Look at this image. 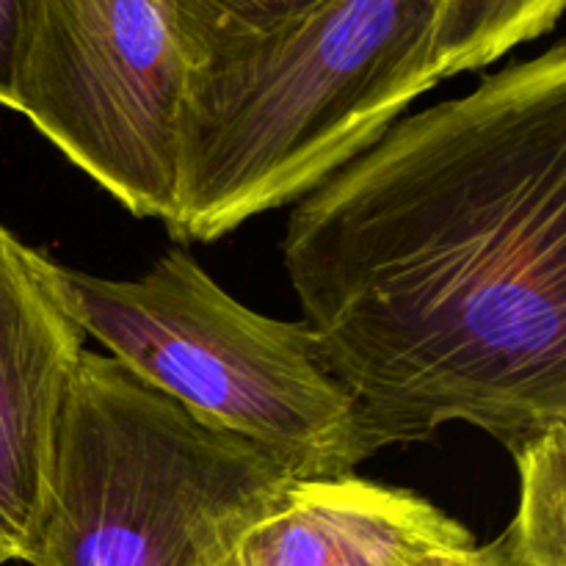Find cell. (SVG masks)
<instances>
[{
    "label": "cell",
    "mask_w": 566,
    "mask_h": 566,
    "mask_svg": "<svg viewBox=\"0 0 566 566\" xmlns=\"http://www.w3.org/2000/svg\"><path fill=\"white\" fill-rule=\"evenodd\" d=\"M282 260L365 459L566 423V48L398 119L304 193Z\"/></svg>",
    "instance_id": "6da1fadb"
},
{
    "label": "cell",
    "mask_w": 566,
    "mask_h": 566,
    "mask_svg": "<svg viewBox=\"0 0 566 566\" xmlns=\"http://www.w3.org/2000/svg\"><path fill=\"white\" fill-rule=\"evenodd\" d=\"M446 0H318L188 72L169 232L210 243L298 202L440 81Z\"/></svg>",
    "instance_id": "7a4b0ae2"
},
{
    "label": "cell",
    "mask_w": 566,
    "mask_h": 566,
    "mask_svg": "<svg viewBox=\"0 0 566 566\" xmlns=\"http://www.w3.org/2000/svg\"><path fill=\"white\" fill-rule=\"evenodd\" d=\"M293 481L235 431L86 348L25 564L221 566Z\"/></svg>",
    "instance_id": "3957f363"
},
{
    "label": "cell",
    "mask_w": 566,
    "mask_h": 566,
    "mask_svg": "<svg viewBox=\"0 0 566 566\" xmlns=\"http://www.w3.org/2000/svg\"><path fill=\"white\" fill-rule=\"evenodd\" d=\"M50 276L86 337L296 481L340 479L363 462L352 398L307 326L235 302L186 249L166 252L138 280L53 260Z\"/></svg>",
    "instance_id": "277c9868"
},
{
    "label": "cell",
    "mask_w": 566,
    "mask_h": 566,
    "mask_svg": "<svg viewBox=\"0 0 566 566\" xmlns=\"http://www.w3.org/2000/svg\"><path fill=\"white\" fill-rule=\"evenodd\" d=\"M188 72L175 0H28L11 111L122 208L169 224Z\"/></svg>",
    "instance_id": "5b68a950"
},
{
    "label": "cell",
    "mask_w": 566,
    "mask_h": 566,
    "mask_svg": "<svg viewBox=\"0 0 566 566\" xmlns=\"http://www.w3.org/2000/svg\"><path fill=\"white\" fill-rule=\"evenodd\" d=\"M86 332L50 276V258L0 224V564L25 562L53 486L66 398Z\"/></svg>",
    "instance_id": "8992f818"
},
{
    "label": "cell",
    "mask_w": 566,
    "mask_h": 566,
    "mask_svg": "<svg viewBox=\"0 0 566 566\" xmlns=\"http://www.w3.org/2000/svg\"><path fill=\"white\" fill-rule=\"evenodd\" d=\"M475 542L418 492L359 475L293 481L221 566H407L434 547Z\"/></svg>",
    "instance_id": "52a82bcc"
},
{
    "label": "cell",
    "mask_w": 566,
    "mask_h": 566,
    "mask_svg": "<svg viewBox=\"0 0 566 566\" xmlns=\"http://www.w3.org/2000/svg\"><path fill=\"white\" fill-rule=\"evenodd\" d=\"M566 0H446L434 28L440 81L484 70L556 28Z\"/></svg>",
    "instance_id": "ba28073f"
},
{
    "label": "cell",
    "mask_w": 566,
    "mask_h": 566,
    "mask_svg": "<svg viewBox=\"0 0 566 566\" xmlns=\"http://www.w3.org/2000/svg\"><path fill=\"white\" fill-rule=\"evenodd\" d=\"M520 475L509 534L542 566H566V423L512 453Z\"/></svg>",
    "instance_id": "9c48e42d"
},
{
    "label": "cell",
    "mask_w": 566,
    "mask_h": 566,
    "mask_svg": "<svg viewBox=\"0 0 566 566\" xmlns=\"http://www.w3.org/2000/svg\"><path fill=\"white\" fill-rule=\"evenodd\" d=\"M318 0H175L177 28L191 66L269 31Z\"/></svg>",
    "instance_id": "30bf717a"
},
{
    "label": "cell",
    "mask_w": 566,
    "mask_h": 566,
    "mask_svg": "<svg viewBox=\"0 0 566 566\" xmlns=\"http://www.w3.org/2000/svg\"><path fill=\"white\" fill-rule=\"evenodd\" d=\"M407 566H542L520 547L509 531H503L497 539L486 545H453V547H434L420 556H415Z\"/></svg>",
    "instance_id": "8fae6325"
},
{
    "label": "cell",
    "mask_w": 566,
    "mask_h": 566,
    "mask_svg": "<svg viewBox=\"0 0 566 566\" xmlns=\"http://www.w3.org/2000/svg\"><path fill=\"white\" fill-rule=\"evenodd\" d=\"M28 0H0V108L14 105V70Z\"/></svg>",
    "instance_id": "7c38bea8"
},
{
    "label": "cell",
    "mask_w": 566,
    "mask_h": 566,
    "mask_svg": "<svg viewBox=\"0 0 566 566\" xmlns=\"http://www.w3.org/2000/svg\"><path fill=\"white\" fill-rule=\"evenodd\" d=\"M0 566H3V564H0Z\"/></svg>",
    "instance_id": "4fadbf2b"
}]
</instances>
